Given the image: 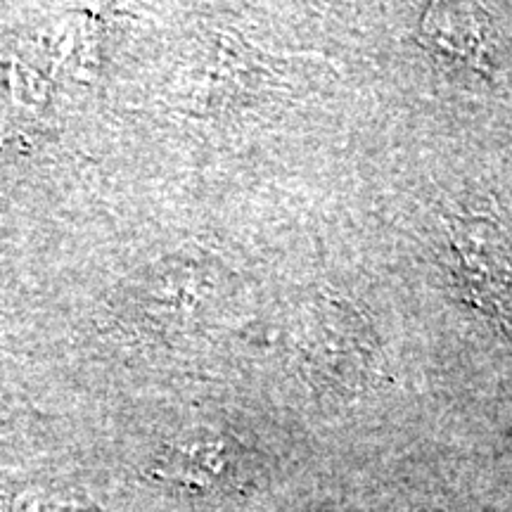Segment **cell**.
Segmentation results:
<instances>
[{
    "instance_id": "277c9868",
    "label": "cell",
    "mask_w": 512,
    "mask_h": 512,
    "mask_svg": "<svg viewBox=\"0 0 512 512\" xmlns=\"http://www.w3.org/2000/svg\"><path fill=\"white\" fill-rule=\"evenodd\" d=\"M233 467L235 453L230 444L219 439H200L174 446L164 463V475L192 486H214L230 479Z\"/></svg>"
},
{
    "instance_id": "3957f363",
    "label": "cell",
    "mask_w": 512,
    "mask_h": 512,
    "mask_svg": "<svg viewBox=\"0 0 512 512\" xmlns=\"http://www.w3.org/2000/svg\"><path fill=\"white\" fill-rule=\"evenodd\" d=\"M422 36L432 50L467 64L475 72L489 69V60H486L489 48H486V31L479 12L437 5L422 19Z\"/></svg>"
},
{
    "instance_id": "7a4b0ae2",
    "label": "cell",
    "mask_w": 512,
    "mask_h": 512,
    "mask_svg": "<svg viewBox=\"0 0 512 512\" xmlns=\"http://www.w3.org/2000/svg\"><path fill=\"white\" fill-rule=\"evenodd\" d=\"M448 268L465 302L512 335V245L503 228L486 216L448 221Z\"/></svg>"
},
{
    "instance_id": "6da1fadb",
    "label": "cell",
    "mask_w": 512,
    "mask_h": 512,
    "mask_svg": "<svg viewBox=\"0 0 512 512\" xmlns=\"http://www.w3.org/2000/svg\"><path fill=\"white\" fill-rule=\"evenodd\" d=\"M299 366L316 392L356 396L384 380V358L373 323L349 299L318 292L294 335Z\"/></svg>"
}]
</instances>
